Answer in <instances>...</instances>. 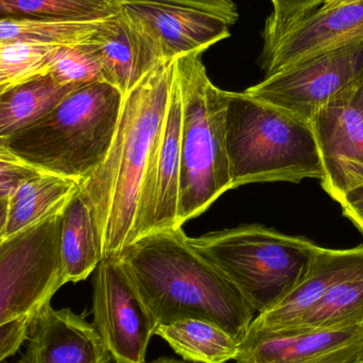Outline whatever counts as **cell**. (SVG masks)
<instances>
[{
    "instance_id": "32",
    "label": "cell",
    "mask_w": 363,
    "mask_h": 363,
    "mask_svg": "<svg viewBox=\"0 0 363 363\" xmlns=\"http://www.w3.org/2000/svg\"><path fill=\"white\" fill-rule=\"evenodd\" d=\"M352 89H353L356 102H357L358 106H359L363 115V66L359 74H357V77L352 82Z\"/></svg>"
},
{
    "instance_id": "21",
    "label": "cell",
    "mask_w": 363,
    "mask_h": 363,
    "mask_svg": "<svg viewBox=\"0 0 363 363\" xmlns=\"http://www.w3.org/2000/svg\"><path fill=\"white\" fill-rule=\"evenodd\" d=\"M78 87L64 86L49 74L0 93V140H6L40 121Z\"/></svg>"
},
{
    "instance_id": "30",
    "label": "cell",
    "mask_w": 363,
    "mask_h": 363,
    "mask_svg": "<svg viewBox=\"0 0 363 363\" xmlns=\"http://www.w3.org/2000/svg\"><path fill=\"white\" fill-rule=\"evenodd\" d=\"M31 317L21 318L0 328V363L16 354L25 343Z\"/></svg>"
},
{
    "instance_id": "23",
    "label": "cell",
    "mask_w": 363,
    "mask_h": 363,
    "mask_svg": "<svg viewBox=\"0 0 363 363\" xmlns=\"http://www.w3.org/2000/svg\"><path fill=\"white\" fill-rule=\"evenodd\" d=\"M121 0H0V13L15 17L96 21L115 16Z\"/></svg>"
},
{
    "instance_id": "7",
    "label": "cell",
    "mask_w": 363,
    "mask_h": 363,
    "mask_svg": "<svg viewBox=\"0 0 363 363\" xmlns=\"http://www.w3.org/2000/svg\"><path fill=\"white\" fill-rule=\"evenodd\" d=\"M62 213L0 240V328L33 315L63 287Z\"/></svg>"
},
{
    "instance_id": "6",
    "label": "cell",
    "mask_w": 363,
    "mask_h": 363,
    "mask_svg": "<svg viewBox=\"0 0 363 363\" xmlns=\"http://www.w3.org/2000/svg\"><path fill=\"white\" fill-rule=\"evenodd\" d=\"M188 243L241 292L258 315L298 285L322 250L304 237L262 225L188 237Z\"/></svg>"
},
{
    "instance_id": "10",
    "label": "cell",
    "mask_w": 363,
    "mask_h": 363,
    "mask_svg": "<svg viewBox=\"0 0 363 363\" xmlns=\"http://www.w3.org/2000/svg\"><path fill=\"white\" fill-rule=\"evenodd\" d=\"M181 116L180 89L174 74L163 127L143 181L131 242L150 233L180 228Z\"/></svg>"
},
{
    "instance_id": "37",
    "label": "cell",
    "mask_w": 363,
    "mask_h": 363,
    "mask_svg": "<svg viewBox=\"0 0 363 363\" xmlns=\"http://www.w3.org/2000/svg\"><path fill=\"white\" fill-rule=\"evenodd\" d=\"M360 362H363V349H362V356H360Z\"/></svg>"
},
{
    "instance_id": "34",
    "label": "cell",
    "mask_w": 363,
    "mask_h": 363,
    "mask_svg": "<svg viewBox=\"0 0 363 363\" xmlns=\"http://www.w3.org/2000/svg\"><path fill=\"white\" fill-rule=\"evenodd\" d=\"M21 83L14 77L9 74L8 72L0 69V93L10 89V87L14 86V85L21 84Z\"/></svg>"
},
{
    "instance_id": "8",
    "label": "cell",
    "mask_w": 363,
    "mask_h": 363,
    "mask_svg": "<svg viewBox=\"0 0 363 363\" xmlns=\"http://www.w3.org/2000/svg\"><path fill=\"white\" fill-rule=\"evenodd\" d=\"M362 66L363 43L301 60L245 93L311 123L317 113L357 77Z\"/></svg>"
},
{
    "instance_id": "2",
    "label": "cell",
    "mask_w": 363,
    "mask_h": 363,
    "mask_svg": "<svg viewBox=\"0 0 363 363\" xmlns=\"http://www.w3.org/2000/svg\"><path fill=\"white\" fill-rule=\"evenodd\" d=\"M174 74L176 60L163 62L125 96L108 157L80 183L97 216L104 257L131 242L143 181L163 127Z\"/></svg>"
},
{
    "instance_id": "1",
    "label": "cell",
    "mask_w": 363,
    "mask_h": 363,
    "mask_svg": "<svg viewBox=\"0 0 363 363\" xmlns=\"http://www.w3.org/2000/svg\"><path fill=\"white\" fill-rule=\"evenodd\" d=\"M155 325L213 322L242 341L255 311L241 292L188 243L183 226L135 239L116 254Z\"/></svg>"
},
{
    "instance_id": "18",
    "label": "cell",
    "mask_w": 363,
    "mask_h": 363,
    "mask_svg": "<svg viewBox=\"0 0 363 363\" xmlns=\"http://www.w3.org/2000/svg\"><path fill=\"white\" fill-rule=\"evenodd\" d=\"M61 256L66 281L74 284L95 272L104 258L97 216L80 186L62 213Z\"/></svg>"
},
{
    "instance_id": "9",
    "label": "cell",
    "mask_w": 363,
    "mask_h": 363,
    "mask_svg": "<svg viewBox=\"0 0 363 363\" xmlns=\"http://www.w3.org/2000/svg\"><path fill=\"white\" fill-rule=\"evenodd\" d=\"M94 325L115 363H145L155 320L116 255L104 256L93 281Z\"/></svg>"
},
{
    "instance_id": "16",
    "label": "cell",
    "mask_w": 363,
    "mask_h": 363,
    "mask_svg": "<svg viewBox=\"0 0 363 363\" xmlns=\"http://www.w3.org/2000/svg\"><path fill=\"white\" fill-rule=\"evenodd\" d=\"M358 277H363V245L345 250L322 247L298 285L259 313L249 330L294 328L335 286Z\"/></svg>"
},
{
    "instance_id": "27",
    "label": "cell",
    "mask_w": 363,
    "mask_h": 363,
    "mask_svg": "<svg viewBox=\"0 0 363 363\" xmlns=\"http://www.w3.org/2000/svg\"><path fill=\"white\" fill-rule=\"evenodd\" d=\"M324 0H271L273 12L264 26V48L274 44L296 21L319 9Z\"/></svg>"
},
{
    "instance_id": "31",
    "label": "cell",
    "mask_w": 363,
    "mask_h": 363,
    "mask_svg": "<svg viewBox=\"0 0 363 363\" xmlns=\"http://www.w3.org/2000/svg\"><path fill=\"white\" fill-rule=\"evenodd\" d=\"M342 213L363 234V182L339 200Z\"/></svg>"
},
{
    "instance_id": "29",
    "label": "cell",
    "mask_w": 363,
    "mask_h": 363,
    "mask_svg": "<svg viewBox=\"0 0 363 363\" xmlns=\"http://www.w3.org/2000/svg\"><path fill=\"white\" fill-rule=\"evenodd\" d=\"M123 4L133 2H163V4H179L190 6L213 13L225 19L230 26L234 25L238 19V11L233 0H121Z\"/></svg>"
},
{
    "instance_id": "33",
    "label": "cell",
    "mask_w": 363,
    "mask_h": 363,
    "mask_svg": "<svg viewBox=\"0 0 363 363\" xmlns=\"http://www.w3.org/2000/svg\"><path fill=\"white\" fill-rule=\"evenodd\" d=\"M8 213V196H0V240L4 238Z\"/></svg>"
},
{
    "instance_id": "26",
    "label": "cell",
    "mask_w": 363,
    "mask_h": 363,
    "mask_svg": "<svg viewBox=\"0 0 363 363\" xmlns=\"http://www.w3.org/2000/svg\"><path fill=\"white\" fill-rule=\"evenodd\" d=\"M57 46L35 43L0 44V69L19 82L48 74L51 53Z\"/></svg>"
},
{
    "instance_id": "13",
    "label": "cell",
    "mask_w": 363,
    "mask_h": 363,
    "mask_svg": "<svg viewBox=\"0 0 363 363\" xmlns=\"http://www.w3.org/2000/svg\"><path fill=\"white\" fill-rule=\"evenodd\" d=\"M123 8L163 62L202 55L230 35L225 19L199 9L163 2H133Z\"/></svg>"
},
{
    "instance_id": "22",
    "label": "cell",
    "mask_w": 363,
    "mask_h": 363,
    "mask_svg": "<svg viewBox=\"0 0 363 363\" xmlns=\"http://www.w3.org/2000/svg\"><path fill=\"white\" fill-rule=\"evenodd\" d=\"M115 16L96 21L8 17L0 19V44L16 42L52 46L91 44L108 33Z\"/></svg>"
},
{
    "instance_id": "15",
    "label": "cell",
    "mask_w": 363,
    "mask_h": 363,
    "mask_svg": "<svg viewBox=\"0 0 363 363\" xmlns=\"http://www.w3.org/2000/svg\"><path fill=\"white\" fill-rule=\"evenodd\" d=\"M26 351L18 363H111L97 328L72 309L47 303L28 324Z\"/></svg>"
},
{
    "instance_id": "11",
    "label": "cell",
    "mask_w": 363,
    "mask_h": 363,
    "mask_svg": "<svg viewBox=\"0 0 363 363\" xmlns=\"http://www.w3.org/2000/svg\"><path fill=\"white\" fill-rule=\"evenodd\" d=\"M352 82L311 121L323 163L321 186L336 202L363 182V115Z\"/></svg>"
},
{
    "instance_id": "20",
    "label": "cell",
    "mask_w": 363,
    "mask_h": 363,
    "mask_svg": "<svg viewBox=\"0 0 363 363\" xmlns=\"http://www.w3.org/2000/svg\"><path fill=\"white\" fill-rule=\"evenodd\" d=\"M185 362L226 363L238 356L241 341L221 326L201 319H183L155 328Z\"/></svg>"
},
{
    "instance_id": "24",
    "label": "cell",
    "mask_w": 363,
    "mask_h": 363,
    "mask_svg": "<svg viewBox=\"0 0 363 363\" xmlns=\"http://www.w3.org/2000/svg\"><path fill=\"white\" fill-rule=\"evenodd\" d=\"M362 325L363 277H358L335 286L294 328L333 330Z\"/></svg>"
},
{
    "instance_id": "35",
    "label": "cell",
    "mask_w": 363,
    "mask_h": 363,
    "mask_svg": "<svg viewBox=\"0 0 363 363\" xmlns=\"http://www.w3.org/2000/svg\"><path fill=\"white\" fill-rule=\"evenodd\" d=\"M360 1H363V0H324L321 8H335V6H345V4H355V2Z\"/></svg>"
},
{
    "instance_id": "25",
    "label": "cell",
    "mask_w": 363,
    "mask_h": 363,
    "mask_svg": "<svg viewBox=\"0 0 363 363\" xmlns=\"http://www.w3.org/2000/svg\"><path fill=\"white\" fill-rule=\"evenodd\" d=\"M48 74L64 86L80 87L104 81L95 43L57 46L49 60Z\"/></svg>"
},
{
    "instance_id": "14",
    "label": "cell",
    "mask_w": 363,
    "mask_h": 363,
    "mask_svg": "<svg viewBox=\"0 0 363 363\" xmlns=\"http://www.w3.org/2000/svg\"><path fill=\"white\" fill-rule=\"evenodd\" d=\"M362 43L363 1L320 6L262 49L260 66L268 77L306 57Z\"/></svg>"
},
{
    "instance_id": "36",
    "label": "cell",
    "mask_w": 363,
    "mask_h": 363,
    "mask_svg": "<svg viewBox=\"0 0 363 363\" xmlns=\"http://www.w3.org/2000/svg\"><path fill=\"white\" fill-rule=\"evenodd\" d=\"M149 363H187L182 362V360L174 359V358L169 357H161L159 359L153 360V362Z\"/></svg>"
},
{
    "instance_id": "5",
    "label": "cell",
    "mask_w": 363,
    "mask_h": 363,
    "mask_svg": "<svg viewBox=\"0 0 363 363\" xmlns=\"http://www.w3.org/2000/svg\"><path fill=\"white\" fill-rule=\"evenodd\" d=\"M176 77L182 106L178 226H183L232 189V184L225 144L226 91L209 80L201 53L177 59Z\"/></svg>"
},
{
    "instance_id": "17",
    "label": "cell",
    "mask_w": 363,
    "mask_h": 363,
    "mask_svg": "<svg viewBox=\"0 0 363 363\" xmlns=\"http://www.w3.org/2000/svg\"><path fill=\"white\" fill-rule=\"evenodd\" d=\"M95 50L104 80L117 87L123 96L150 70L163 63L123 8L113 19L108 33L95 43Z\"/></svg>"
},
{
    "instance_id": "3",
    "label": "cell",
    "mask_w": 363,
    "mask_h": 363,
    "mask_svg": "<svg viewBox=\"0 0 363 363\" xmlns=\"http://www.w3.org/2000/svg\"><path fill=\"white\" fill-rule=\"evenodd\" d=\"M123 100V93L106 81L89 83L6 143L28 163L82 183L110 152Z\"/></svg>"
},
{
    "instance_id": "12",
    "label": "cell",
    "mask_w": 363,
    "mask_h": 363,
    "mask_svg": "<svg viewBox=\"0 0 363 363\" xmlns=\"http://www.w3.org/2000/svg\"><path fill=\"white\" fill-rule=\"evenodd\" d=\"M363 325L333 330H247L237 363H359Z\"/></svg>"
},
{
    "instance_id": "4",
    "label": "cell",
    "mask_w": 363,
    "mask_h": 363,
    "mask_svg": "<svg viewBox=\"0 0 363 363\" xmlns=\"http://www.w3.org/2000/svg\"><path fill=\"white\" fill-rule=\"evenodd\" d=\"M226 100L232 189L266 182L323 180V163L311 123L245 91H226Z\"/></svg>"
},
{
    "instance_id": "38",
    "label": "cell",
    "mask_w": 363,
    "mask_h": 363,
    "mask_svg": "<svg viewBox=\"0 0 363 363\" xmlns=\"http://www.w3.org/2000/svg\"><path fill=\"white\" fill-rule=\"evenodd\" d=\"M359 363H363V362H359Z\"/></svg>"
},
{
    "instance_id": "28",
    "label": "cell",
    "mask_w": 363,
    "mask_h": 363,
    "mask_svg": "<svg viewBox=\"0 0 363 363\" xmlns=\"http://www.w3.org/2000/svg\"><path fill=\"white\" fill-rule=\"evenodd\" d=\"M47 170L28 163L0 140V196H8L25 179Z\"/></svg>"
},
{
    "instance_id": "19",
    "label": "cell",
    "mask_w": 363,
    "mask_h": 363,
    "mask_svg": "<svg viewBox=\"0 0 363 363\" xmlns=\"http://www.w3.org/2000/svg\"><path fill=\"white\" fill-rule=\"evenodd\" d=\"M80 183L52 172H40L25 179L8 196L4 238L62 213Z\"/></svg>"
}]
</instances>
